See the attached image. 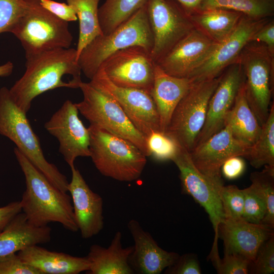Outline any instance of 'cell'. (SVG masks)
I'll list each match as a JSON object with an SVG mask.
<instances>
[{
    "mask_svg": "<svg viewBox=\"0 0 274 274\" xmlns=\"http://www.w3.org/2000/svg\"><path fill=\"white\" fill-rule=\"evenodd\" d=\"M23 76L9 89L17 106L26 114L33 99L60 87L79 88L81 70L74 48H58L26 60Z\"/></svg>",
    "mask_w": 274,
    "mask_h": 274,
    "instance_id": "6da1fadb",
    "label": "cell"
},
{
    "mask_svg": "<svg viewBox=\"0 0 274 274\" xmlns=\"http://www.w3.org/2000/svg\"><path fill=\"white\" fill-rule=\"evenodd\" d=\"M14 152L25 177L26 188L20 202L28 221L37 227L56 222L66 230L78 231L71 197L52 184L16 147Z\"/></svg>",
    "mask_w": 274,
    "mask_h": 274,
    "instance_id": "7a4b0ae2",
    "label": "cell"
},
{
    "mask_svg": "<svg viewBox=\"0 0 274 274\" xmlns=\"http://www.w3.org/2000/svg\"><path fill=\"white\" fill-rule=\"evenodd\" d=\"M90 157L103 176L121 182H132L141 176L147 156L130 141L90 124Z\"/></svg>",
    "mask_w": 274,
    "mask_h": 274,
    "instance_id": "3957f363",
    "label": "cell"
},
{
    "mask_svg": "<svg viewBox=\"0 0 274 274\" xmlns=\"http://www.w3.org/2000/svg\"><path fill=\"white\" fill-rule=\"evenodd\" d=\"M0 134L8 138L28 160L58 189L68 191L69 182L53 163L45 158L39 139L26 114L12 99L9 89H0Z\"/></svg>",
    "mask_w": 274,
    "mask_h": 274,
    "instance_id": "277c9868",
    "label": "cell"
},
{
    "mask_svg": "<svg viewBox=\"0 0 274 274\" xmlns=\"http://www.w3.org/2000/svg\"><path fill=\"white\" fill-rule=\"evenodd\" d=\"M153 45L145 3L111 32L99 36L81 51L78 63L89 79L103 61L113 53L133 46H141L151 52Z\"/></svg>",
    "mask_w": 274,
    "mask_h": 274,
    "instance_id": "5b68a950",
    "label": "cell"
},
{
    "mask_svg": "<svg viewBox=\"0 0 274 274\" xmlns=\"http://www.w3.org/2000/svg\"><path fill=\"white\" fill-rule=\"evenodd\" d=\"M25 11L11 29L20 42L25 58L46 51L69 48L73 37L68 22L43 8L40 0H26Z\"/></svg>",
    "mask_w": 274,
    "mask_h": 274,
    "instance_id": "8992f818",
    "label": "cell"
},
{
    "mask_svg": "<svg viewBox=\"0 0 274 274\" xmlns=\"http://www.w3.org/2000/svg\"><path fill=\"white\" fill-rule=\"evenodd\" d=\"M79 88L83 99L75 105L90 124L127 140L147 157L150 156L146 138L133 126L117 101L89 83L81 81Z\"/></svg>",
    "mask_w": 274,
    "mask_h": 274,
    "instance_id": "52a82bcc",
    "label": "cell"
},
{
    "mask_svg": "<svg viewBox=\"0 0 274 274\" xmlns=\"http://www.w3.org/2000/svg\"><path fill=\"white\" fill-rule=\"evenodd\" d=\"M180 171L182 192L190 195L208 214L214 230V239L208 258H219L218 229L224 218L220 190L224 185L222 179L209 177L200 172L193 164L189 152L180 146L171 160Z\"/></svg>",
    "mask_w": 274,
    "mask_h": 274,
    "instance_id": "ba28073f",
    "label": "cell"
},
{
    "mask_svg": "<svg viewBox=\"0 0 274 274\" xmlns=\"http://www.w3.org/2000/svg\"><path fill=\"white\" fill-rule=\"evenodd\" d=\"M237 60L245 75V93L247 102L262 126L269 113L273 84L274 56L261 43L249 42Z\"/></svg>",
    "mask_w": 274,
    "mask_h": 274,
    "instance_id": "9c48e42d",
    "label": "cell"
},
{
    "mask_svg": "<svg viewBox=\"0 0 274 274\" xmlns=\"http://www.w3.org/2000/svg\"><path fill=\"white\" fill-rule=\"evenodd\" d=\"M221 75L212 79L193 83L172 113L164 133L189 152L194 148L203 126L208 104Z\"/></svg>",
    "mask_w": 274,
    "mask_h": 274,
    "instance_id": "30bf717a",
    "label": "cell"
},
{
    "mask_svg": "<svg viewBox=\"0 0 274 274\" xmlns=\"http://www.w3.org/2000/svg\"><path fill=\"white\" fill-rule=\"evenodd\" d=\"M153 45L151 55L156 63L196 26L191 16L173 0H146Z\"/></svg>",
    "mask_w": 274,
    "mask_h": 274,
    "instance_id": "8fae6325",
    "label": "cell"
},
{
    "mask_svg": "<svg viewBox=\"0 0 274 274\" xmlns=\"http://www.w3.org/2000/svg\"><path fill=\"white\" fill-rule=\"evenodd\" d=\"M89 83L117 101L133 126L146 138L153 131H161L159 116L151 93L141 89L118 86L101 69Z\"/></svg>",
    "mask_w": 274,
    "mask_h": 274,
    "instance_id": "7c38bea8",
    "label": "cell"
},
{
    "mask_svg": "<svg viewBox=\"0 0 274 274\" xmlns=\"http://www.w3.org/2000/svg\"><path fill=\"white\" fill-rule=\"evenodd\" d=\"M155 65L149 50L141 46H133L110 55L99 69L118 86L141 89L151 93Z\"/></svg>",
    "mask_w": 274,
    "mask_h": 274,
    "instance_id": "4fadbf2b",
    "label": "cell"
},
{
    "mask_svg": "<svg viewBox=\"0 0 274 274\" xmlns=\"http://www.w3.org/2000/svg\"><path fill=\"white\" fill-rule=\"evenodd\" d=\"M271 18L257 19L243 15L234 30L218 44L210 56L188 78L193 83L220 76L237 60L252 36Z\"/></svg>",
    "mask_w": 274,
    "mask_h": 274,
    "instance_id": "5bb4252c",
    "label": "cell"
},
{
    "mask_svg": "<svg viewBox=\"0 0 274 274\" xmlns=\"http://www.w3.org/2000/svg\"><path fill=\"white\" fill-rule=\"evenodd\" d=\"M79 111L70 100L47 121L44 127L59 144V151L71 167L78 157H90V134L78 116Z\"/></svg>",
    "mask_w": 274,
    "mask_h": 274,
    "instance_id": "9a60e30c",
    "label": "cell"
},
{
    "mask_svg": "<svg viewBox=\"0 0 274 274\" xmlns=\"http://www.w3.org/2000/svg\"><path fill=\"white\" fill-rule=\"evenodd\" d=\"M251 146L236 139L230 128L224 125L219 131L189 152L196 167L209 177L221 179V167L228 159L246 157Z\"/></svg>",
    "mask_w": 274,
    "mask_h": 274,
    "instance_id": "2e32d148",
    "label": "cell"
},
{
    "mask_svg": "<svg viewBox=\"0 0 274 274\" xmlns=\"http://www.w3.org/2000/svg\"><path fill=\"white\" fill-rule=\"evenodd\" d=\"M218 44L196 26L155 63L170 76L188 78Z\"/></svg>",
    "mask_w": 274,
    "mask_h": 274,
    "instance_id": "e0dca14e",
    "label": "cell"
},
{
    "mask_svg": "<svg viewBox=\"0 0 274 274\" xmlns=\"http://www.w3.org/2000/svg\"><path fill=\"white\" fill-rule=\"evenodd\" d=\"M244 81V71L238 60L223 72L219 84L210 99L205 122L194 147L224 127V117L232 107Z\"/></svg>",
    "mask_w": 274,
    "mask_h": 274,
    "instance_id": "ac0fdd59",
    "label": "cell"
},
{
    "mask_svg": "<svg viewBox=\"0 0 274 274\" xmlns=\"http://www.w3.org/2000/svg\"><path fill=\"white\" fill-rule=\"evenodd\" d=\"M68 183L75 220L81 236L85 239L99 233L104 228L103 200L93 192L74 166L71 167Z\"/></svg>",
    "mask_w": 274,
    "mask_h": 274,
    "instance_id": "d6986e66",
    "label": "cell"
},
{
    "mask_svg": "<svg viewBox=\"0 0 274 274\" xmlns=\"http://www.w3.org/2000/svg\"><path fill=\"white\" fill-rule=\"evenodd\" d=\"M273 234V228L263 224L249 222L242 217L225 218L218 229L219 238L223 241L224 253L239 255L251 262L261 245Z\"/></svg>",
    "mask_w": 274,
    "mask_h": 274,
    "instance_id": "ffe728a7",
    "label": "cell"
},
{
    "mask_svg": "<svg viewBox=\"0 0 274 274\" xmlns=\"http://www.w3.org/2000/svg\"><path fill=\"white\" fill-rule=\"evenodd\" d=\"M127 228L134 241L129 264L134 273L159 274L173 265L179 254L159 247L151 234L145 231L138 221L131 219Z\"/></svg>",
    "mask_w": 274,
    "mask_h": 274,
    "instance_id": "44dd1931",
    "label": "cell"
},
{
    "mask_svg": "<svg viewBox=\"0 0 274 274\" xmlns=\"http://www.w3.org/2000/svg\"><path fill=\"white\" fill-rule=\"evenodd\" d=\"M26 263L42 274H78L89 270L87 257L74 256L63 252L49 251L38 245L18 252Z\"/></svg>",
    "mask_w": 274,
    "mask_h": 274,
    "instance_id": "7402d4cb",
    "label": "cell"
},
{
    "mask_svg": "<svg viewBox=\"0 0 274 274\" xmlns=\"http://www.w3.org/2000/svg\"><path fill=\"white\" fill-rule=\"evenodd\" d=\"M192 84L189 78L166 74L155 63L151 94L159 116L161 131L165 132L174 109Z\"/></svg>",
    "mask_w": 274,
    "mask_h": 274,
    "instance_id": "603a6c76",
    "label": "cell"
},
{
    "mask_svg": "<svg viewBox=\"0 0 274 274\" xmlns=\"http://www.w3.org/2000/svg\"><path fill=\"white\" fill-rule=\"evenodd\" d=\"M51 238L49 226L37 227L31 224L21 212L0 232V258L29 246L47 243Z\"/></svg>",
    "mask_w": 274,
    "mask_h": 274,
    "instance_id": "cb8c5ba5",
    "label": "cell"
},
{
    "mask_svg": "<svg viewBox=\"0 0 274 274\" xmlns=\"http://www.w3.org/2000/svg\"><path fill=\"white\" fill-rule=\"evenodd\" d=\"M122 234L117 231L110 245L104 247L92 245L86 256L89 264V274H132L128 260L133 246L124 248Z\"/></svg>",
    "mask_w": 274,
    "mask_h": 274,
    "instance_id": "d4e9b609",
    "label": "cell"
},
{
    "mask_svg": "<svg viewBox=\"0 0 274 274\" xmlns=\"http://www.w3.org/2000/svg\"><path fill=\"white\" fill-rule=\"evenodd\" d=\"M244 83L224 117V126H228L236 139L252 146L260 133L261 126L248 105Z\"/></svg>",
    "mask_w": 274,
    "mask_h": 274,
    "instance_id": "484cf974",
    "label": "cell"
},
{
    "mask_svg": "<svg viewBox=\"0 0 274 274\" xmlns=\"http://www.w3.org/2000/svg\"><path fill=\"white\" fill-rule=\"evenodd\" d=\"M243 15L227 9L212 8L200 9L191 16L196 26L219 43L234 30Z\"/></svg>",
    "mask_w": 274,
    "mask_h": 274,
    "instance_id": "4316f807",
    "label": "cell"
},
{
    "mask_svg": "<svg viewBox=\"0 0 274 274\" xmlns=\"http://www.w3.org/2000/svg\"><path fill=\"white\" fill-rule=\"evenodd\" d=\"M75 10L79 21L77 61L82 50L97 37L102 35L98 19L100 0H66Z\"/></svg>",
    "mask_w": 274,
    "mask_h": 274,
    "instance_id": "83f0119b",
    "label": "cell"
},
{
    "mask_svg": "<svg viewBox=\"0 0 274 274\" xmlns=\"http://www.w3.org/2000/svg\"><path fill=\"white\" fill-rule=\"evenodd\" d=\"M146 0H105L98 8V19L103 35L118 27L140 8Z\"/></svg>",
    "mask_w": 274,
    "mask_h": 274,
    "instance_id": "f1b7e54d",
    "label": "cell"
},
{
    "mask_svg": "<svg viewBox=\"0 0 274 274\" xmlns=\"http://www.w3.org/2000/svg\"><path fill=\"white\" fill-rule=\"evenodd\" d=\"M256 168L274 167V105L270 106L266 121L261 126L260 133L251 147L246 157Z\"/></svg>",
    "mask_w": 274,
    "mask_h": 274,
    "instance_id": "f546056e",
    "label": "cell"
},
{
    "mask_svg": "<svg viewBox=\"0 0 274 274\" xmlns=\"http://www.w3.org/2000/svg\"><path fill=\"white\" fill-rule=\"evenodd\" d=\"M212 8L227 9L260 19L273 17L274 0H204L200 9Z\"/></svg>",
    "mask_w": 274,
    "mask_h": 274,
    "instance_id": "4dcf8cb0",
    "label": "cell"
},
{
    "mask_svg": "<svg viewBox=\"0 0 274 274\" xmlns=\"http://www.w3.org/2000/svg\"><path fill=\"white\" fill-rule=\"evenodd\" d=\"M252 184L265 199L267 212L261 223L274 228V167L265 166L261 172L251 174Z\"/></svg>",
    "mask_w": 274,
    "mask_h": 274,
    "instance_id": "1f68e13d",
    "label": "cell"
},
{
    "mask_svg": "<svg viewBox=\"0 0 274 274\" xmlns=\"http://www.w3.org/2000/svg\"><path fill=\"white\" fill-rule=\"evenodd\" d=\"M146 140L150 156L158 160H172L180 147L174 139L158 130L152 131Z\"/></svg>",
    "mask_w": 274,
    "mask_h": 274,
    "instance_id": "d6a6232c",
    "label": "cell"
},
{
    "mask_svg": "<svg viewBox=\"0 0 274 274\" xmlns=\"http://www.w3.org/2000/svg\"><path fill=\"white\" fill-rule=\"evenodd\" d=\"M244 190L242 218L252 223L261 224L267 212L265 199L252 184Z\"/></svg>",
    "mask_w": 274,
    "mask_h": 274,
    "instance_id": "836d02e7",
    "label": "cell"
},
{
    "mask_svg": "<svg viewBox=\"0 0 274 274\" xmlns=\"http://www.w3.org/2000/svg\"><path fill=\"white\" fill-rule=\"evenodd\" d=\"M224 218L242 217L244 204V190L235 185H223L220 190Z\"/></svg>",
    "mask_w": 274,
    "mask_h": 274,
    "instance_id": "e575fe53",
    "label": "cell"
},
{
    "mask_svg": "<svg viewBox=\"0 0 274 274\" xmlns=\"http://www.w3.org/2000/svg\"><path fill=\"white\" fill-rule=\"evenodd\" d=\"M26 0H0V33L10 32L24 13Z\"/></svg>",
    "mask_w": 274,
    "mask_h": 274,
    "instance_id": "d590c367",
    "label": "cell"
},
{
    "mask_svg": "<svg viewBox=\"0 0 274 274\" xmlns=\"http://www.w3.org/2000/svg\"><path fill=\"white\" fill-rule=\"evenodd\" d=\"M274 272V234L259 248L250 266L251 273L270 274Z\"/></svg>",
    "mask_w": 274,
    "mask_h": 274,
    "instance_id": "8d00e7d4",
    "label": "cell"
},
{
    "mask_svg": "<svg viewBox=\"0 0 274 274\" xmlns=\"http://www.w3.org/2000/svg\"><path fill=\"white\" fill-rule=\"evenodd\" d=\"M251 263L239 255L224 253L223 258L214 267L219 274H248Z\"/></svg>",
    "mask_w": 274,
    "mask_h": 274,
    "instance_id": "74e56055",
    "label": "cell"
},
{
    "mask_svg": "<svg viewBox=\"0 0 274 274\" xmlns=\"http://www.w3.org/2000/svg\"><path fill=\"white\" fill-rule=\"evenodd\" d=\"M0 274H42L36 268L24 262L18 254L0 258Z\"/></svg>",
    "mask_w": 274,
    "mask_h": 274,
    "instance_id": "f35d334b",
    "label": "cell"
},
{
    "mask_svg": "<svg viewBox=\"0 0 274 274\" xmlns=\"http://www.w3.org/2000/svg\"><path fill=\"white\" fill-rule=\"evenodd\" d=\"M166 274H200L201 270L197 256L186 253L179 256L176 261L164 271Z\"/></svg>",
    "mask_w": 274,
    "mask_h": 274,
    "instance_id": "ab89813d",
    "label": "cell"
},
{
    "mask_svg": "<svg viewBox=\"0 0 274 274\" xmlns=\"http://www.w3.org/2000/svg\"><path fill=\"white\" fill-rule=\"evenodd\" d=\"M40 4L43 8L65 21H74L78 19L76 12L67 4L53 0H40Z\"/></svg>",
    "mask_w": 274,
    "mask_h": 274,
    "instance_id": "60d3db41",
    "label": "cell"
},
{
    "mask_svg": "<svg viewBox=\"0 0 274 274\" xmlns=\"http://www.w3.org/2000/svg\"><path fill=\"white\" fill-rule=\"evenodd\" d=\"M250 42L264 44L270 54L274 56V20L271 18L251 37Z\"/></svg>",
    "mask_w": 274,
    "mask_h": 274,
    "instance_id": "b9f144b4",
    "label": "cell"
},
{
    "mask_svg": "<svg viewBox=\"0 0 274 274\" xmlns=\"http://www.w3.org/2000/svg\"><path fill=\"white\" fill-rule=\"evenodd\" d=\"M245 167V163L241 156H234L224 162L221 167V171L225 178L233 180L243 174Z\"/></svg>",
    "mask_w": 274,
    "mask_h": 274,
    "instance_id": "7bdbcfd3",
    "label": "cell"
},
{
    "mask_svg": "<svg viewBox=\"0 0 274 274\" xmlns=\"http://www.w3.org/2000/svg\"><path fill=\"white\" fill-rule=\"evenodd\" d=\"M21 212L20 201H13L5 206L0 207V232Z\"/></svg>",
    "mask_w": 274,
    "mask_h": 274,
    "instance_id": "ee69618b",
    "label": "cell"
},
{
    "mask_svg": "<svg viewBox=\"0 0 274 274\" xmlns=\"http://www.w3.org/2000/svg\"><path fill=\"white\" fill-rule=\"evenodd\" d=\"M178 3L190 15L200 9L201 5L204 0H173Z\"/></svg>",
    "mask_w": 274,
    "mask_h": 274,
    "instance_id": "f6af8a7d",
    "label": "cell"
},
{
    "mask_svg": "<svg viewBox=\"0 0 274 274\" xmlns=\"http://www.w3.org/2000/svg\"><path fill=\"white\" fill-rule=\"evenodd\" d=\"M13 68V64L10 61L0 65V77L9 76L12 74Z\"/></svg>",
    "mask_w": 274,
    "mask_h": 274,
    "instance_id": "bcb514c9",
    "label": "cell"
}]
</instances>
